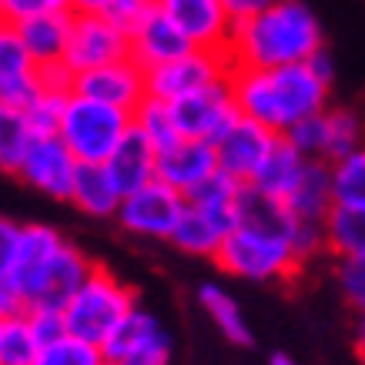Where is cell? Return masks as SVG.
Wrapping results in <instances>:
<instances>
[{"instance_id": "cell-7", "label": "cell", "mask_w": 365, "mask_h": 365, "mask_svg": "<svg viewBox=\"0 0 365 365\" xmlns=\"http://www.w3.org/2000/svg\"><path fill=\"white\" fill-rule=\"evenodd\" d=\"M288 141L299 148L309 161H322V165H335L349 158L352 151L365 148V121L362 114H355L352 108H325L322 114L302 121L295 131L285 134Z\"/></svg>"}, {"instance_id": "cell-9", "label": "cell", "mask_w": 365, "mask_h": 365, "mask_svg": "<svg viewBox=\"0 0 365 365\" xmlns=\"http://www.w3.org/2000/svg\"><path fill=\"white\" fill-rule=\"evenodd\" d=\"M232 78V61L222 51H188L171 64H161L155 71H148V98H158L165 104L198 94V91L222 84Z\"/></svg>"}, {"instance_id": "cell-3", "label": "cell", "mask_w": 365, "mask_h": 365, "mask_svg": "<svg viewBox=\"0 0 365 365\" xmlns=\"http://www.w3.org/2000/svg\"><path fill=\"white\" fill-rule=\"evenodd\" d=\"M88 255L51 225H21L17 262L11 272V285L24 299V309H64L67 299L91 275Z\"/></svg>"}, {"instance_id": "cell-34", "label": "cell", "mask_w": 365, "mask_h": 365, "mask_svg": "<svg viewBox=\"0 0 365 365\" xmlns=\"http://www.w3.org/2000/svg\"><path fill=\"white\" fill-rule=\"evenodd\" d=\"M34 365H104V355H101V345H91L74 335H61L54 342L41 345Z\"/></svg>"}, {"instance_id": "cell-33", "label": "cell", "mask_w": 365, "mask_h": 365, "mask_svg": "<svg viewBox=\"0 0 365 365\" xmlns=\"http://www.w3.org/2000/svg\"><path fill=\"white\" fill-rule=\"evenodd\" d=\"M37 352H41V342L27 322V312L0 322V365H34Z\"/></svg>"}, {"instance_id": "cell-21", "label": "cell", "mask_w": 365, "mask_h": 365, "mask_svg": "<svg viewBox=\"0 0 365 365\" xmlns=\"http://www.w3.org/2000/svg\"><path fill=\"white\" fill-rule=\"evenodd\" d=\"M305 168H309V158L302 155L288 138H278L275 148H272L268 158L262 161V168H258L255 178L248 181V188L262 191V195H268V198H275L285 205L288 195L295 191V185H299L302 175H305Z\"/></svg>"}, {"instance_id": "cell-18", "label": "cell", "mask_w": 365, "mask_h": 365, "mask_svg": "<svg viewBox=\"0 0 365 365\" xmlns=\"http://www.w3.org/2000/svg\"><path fill=\"white\" fill-rule=\"evenodd\" d=\"M215 171H218L215 144L181 138L168 151H158V181H165L168 188L181 191V195H191Z\"/></svg>"}, {"instance_id": "cell-20", "label": "cell", "mask_w": 365, "mask_h": 365, "mask_svg": "<svg viewBox=\"0 0 365 365\" xmlns=\"http://www.w3.org/2000/svg\"><path fill=\"white\" fill-rule=\"evenodd\" d=\"M104 168H108L111 181L118 185V191L131 195V191L151 185L158 178V151H155V144L131 124V131L124 134V141L114 148V155L108 158Z\"/></svg>"}, {"instance_id": "cell-19", "label": "cell", "mask_w": 365, "mask_h": 365, "mask_svg": "<svg viewBox=\"0 0 365 365\" xmlns=\"http://www.w3.org/2000/svg\"><path fill=\"white\" fill-rule=\"evenodd\" d=\"M128 41H131V61L138 67H144V71H155V67H161V64H171V61H178L181 54L195 51V47L188 44V37L178 31L175 24L168 21L158 7Z\"/></svg>"}, {"instance_id": "cell-23", "label": "cell", "mask_w": 365, "mask_h": 365, "mask_svg": "<svg viewBox=\"0 0 365 365\" xmlns=\"http://www.w3.org/2000/svg\"><path fill=\"white\" fill-rule=\"evenodd\" d=\"M232 228L235 225L215 218L208 211L195 208V205H185V215H181V222H178L175 235H171V245H175L178 252L191 255V258H215L225 242V235L232 232Z\"/></svg>"}, {"instance_id": "cell-26", "label": "cell", "mask_w": 365, "mask_h": 365, "mask_svg": "<svg viewBox=\"0 0 365 365\" xmlns=\"http://www.w3.org/2000/svg\"><path fill=\"white\" fill-rule=\"evenodd\" d=\"M198 305H201V312L215 322V329H218L232 345H252L255 342L242 305H238V299H235L228 288L215 285V282H205V285L198 288Z\"/></svg>"}, {"instance_id": "cell-14", "label": "cell", "mask_w": 365, "mask_h": 365, "mask_svg": "<svg viewBox=\"0 0 365 365\" xmlns=\"http://www.w3.org/2000/svg\"><path fill=\"white\" fill-rule=\"evenodd\" d=\"M74 94L91 101H101L108 108H118V111L134 114L141 108V101L148 98V71L138 67L131 57H121L114 64L94 67L88 74H78L74 84H71Z\"/></svg>"}, {"instance_id": "cell-1", "label": "cell", "mask_w": 365, "mask_h": 365, "mask_svg": "<svg viewBox=\"0 0 365 365\" xmlns=\"http://www.w3.org/2000/svg\"><path fill=\"white\" fill-rule=\"evenodd\" d=\"M228 84H232L238 114L268 128L278 138H285L302 121L325 111L332 94V81H325L312 64L272 67V71L232 67Z\"/></svg>"}, {"instance_id": "cell-5", "label": "cell", "mask_w": 365, "mask_h": 365, "mask_svg": "<svg viewBox=\"0 0 365 365\" xmlns=\"http://www.w3.org/2000/svg\"><path fill=\"white\" fill-rule=\"evenodd\" d=\"M215 265L242 282H288L305 268L285 232H262L248 225H235L225 235Z\"/></svg>"}, {"instance_id": "cell-15", "label": "cell", "mask_w": 365, "mask_h": 365, "mask_svg": "<svg viewBox=\"0 0 365 365\" xmlns=\"http://www.w3.org/2000/svg\"><path fill=\"white\" fill-rule=\"evenodd\" d=\"M78 168L81 161L67 151V144L61 138H34L21 168H17V178L47 198L67 201L71 188H74V178H78Z\"/></svg>"}, {"instance_id": "cell-16", "label": "cell", "mask_w": 365, "mask_h": 365, "mask_svg": "<svg viewBox=\"0 0 365 365\" xmlns=\"http://www.w3.org/2000/svg\"><path fill=\"white\" fill-rule=\"evenodd\" d=\"M278 134H272L262 124L238 118L228 131L215 141V158H218V171H225L228 178L248 185L255 178V171L262 168V161L268 158V151L275 148Z\"/></svg>"}, {"instance_id": "cell-4", "label": "cell", "mask_w": 365, "mask_h": 365, "mask_svg": "<svg viewBox=\"0 0 365 365\" xmlns=\"http://www.w3.org/2000/svg\"><path fill=\"white\" fill-rule=\"evenodd\" d=\"M134 309H138L134 288L124 285L114 272L94 265L91 275L84 278V285L67 299L61 315H64L67 335L84 339V342H91V345H104V339H108Z\"/></svg>"}, {"instance_id": "cell-35", "label": "cell", "mask_w": 365, "mask_h": 365, "mask_svg": "<svg viewBox=\"0 0 365 365\" xmlns=\"http://www.w3.org/2000/svg\"><path fill=\"white\" fill-rule=\"evenodd\" d=\"M71 11L67 0H0V24H21L34 21V17H44V14H64Z\"/></svg>"}, {"instance_id": "cell-8", "label": "cell", "mask_w": 365, "mask_h": 365, "mask_svg": "<svg viewBox=\"0 0 365 365\" xmlns=\"http://www.w3.org/2000/svg\"><path fill=\"white\" fill-rule=\"evenodd\" d=\"M185 195L168 188L165 181H151L144 188L131 191L121 198L118 208V225L134 238H151V242H171L181 215H185Z\"/></svg>"}, {"instance_id": "cell-12", "label": "cell", "mask_w": 365, "mask_h": 365, "mask_svg": "<svg viewBox=\"0 0 365 365\" xmlns=\"http://www.w3.org/2000/svg\"><path fill=\"white\" fill-rule=\"evenodd\" d=\"M121 57H131L128 34L118 31L108 17H74L71 24V41H67L64 67L78 78L94 67L114 64Z\"/></svg>"}, {"instance_id": "cell-10", "label": "cell", "mask_w": 365, "mask_h": 365, "mask_svg": "<svg viewBox=\"0 0 365 365\" xmlns=\"http://www.w3.org/2000/svg\"><path fill=\"white\" fill-rule=\"evenodd\" d=\"M104 365H168L171 335L148 309H138L114 329L101 345Z\"/></svg>"}, {"instance_id": "cell-40", "label": "cell", "mask_w": 365, "mask_h": 365, "mask_svg": "<svg viewBox=\"0 0 365 365\" xmlns=\"http://www.w3.org/2000/svg\"><path fill=\"white\" fill-rule=\"evenodd\" d=\"M24 299L17 295V288L11 285V278H4L0 282V322L7 319H17V315H24Z\"/></svg>"}, {"instance_id": "cell-37", "label": "cell", "mask_w": 365, "mask_h": 365, "mask_svg": "<svg viewBox=\"0 0 365 365\" xmlns=\"http://www.w3.org/2000/svg\"><path fill=\"white\" fill-rule=\"evenodd\" d=\"M155 7H158L155 0H114L104 17H108L118 31H124L128 37H131V34L138 31V27H141L151 14H155Z\"/></svg>"}, {"instance_id": "cell-31", "label": "cell", "mask_w": 365, "mask_h": 365, "mask_svg": "<svg viewBox=\"0 0 365 365\" xmlns=\"http://www.w3.org/2000/svg\"><path fill=\"white\" fill-rule=\"evenodd\" d=\"M329 171H332L335 205L365 211V148H359V151H352L349 158L329 165Z\"/></svg>"}, {"instance_id": "cell-24", "label": "cell", "mask_w": 365, "mask_h": 365, "mask_svg": "<svg viewBox=\"0 0 365 365\" xmlns=\"http://www.w3.org/2000/svg\"><path fill=\"white\" fill-rule=\"evenodd\" d=\"M121 191L111 181L108 168L104 165H81L78 178H74V188H71V205L91 218H114L121 208Z\"/></svg>"}, {"instance_id": "cell-27", "label": "cell", "mask_w": 365, "mask_h": 365, "mask_svg": "<svg viewBox=\"0 0 365 365\" xmlns=\"http://www.w3.org/2000/svg\"><path fill=\"white\" fill-rule=\"evenodd\" d=\"M325 252L335 255L339 262L362 258L365 255V211L332 205L325 215Z\"/></svg>"}, {"instance_id": "cell-39", "label": "cell", "mask_w": 365, "mask_h": 365, "mask_svg": "<svg viewBox=\"0 0 365 365\" xmlns=\"http://www.w3.org/2000/svg\"><path fill=\"white\" fill-rule=\"evenodd\" d=\"M17 245H21V225L0 218V282L11 278L14 262H17Z\"/></svg>"}, {"instance_id": "cell-44", "label": "cell", "mask_w": 365, "mask_h": 365, "mask_svg": "<svg viewBox=\"0 0 365 365\" xmlns=\"http://www.w3.org/2000/svg\"><path fill=\"white\" fill-rule=\"evenodd\" d=\"M268 365H295V359H292V355H285V352H275L272 359H268Z\"/></svg>"}, {"instance_id": "cell-43", "label": "cell", "mask_w": 365, "mask_h": 365, "mask_svg": "<svg viewBox=\"0 0 365 365\" xmlns=\"http://www.w3.org/2000/svg\"><path fill=\"white\" fill-rule=\"evenodd\" d=\"M355 352L365 362V312L359 315V325H355Z\"/></svg>"}, {"instance_id": "cell-6", "label": "cell", "mask_w": 365, "mask_h": 365, "mask_svg": "<svg viewBox=\"0 0 365 365\" xmlns=\"http://www.w3.org/2000/svg\"><path fill=\"white\" fill-rule=\"evenodd\" d=\"M131 131V114L108 108L101 101L67 94L64 118L57 138L67 144V151L78 158L81 165H108L114 148L124 141V134Z\"/></svg>"}, {"instance_id": "cell-22", "label": "cell", "mask_w": 365, "mask_h": 365, "mask_svg": "<svg viewBox=\"0 0 365 365\" xmlns=\"http://www.w3.org/2000/svg\"><path fill=\"white\" fill-rule=\"evenodd\" d=\"M71 24H74V14H44V17H34V21L21 24L17 34H21L27 54L34 57V64L41 67H54L64 64L67 54V41H71Z\"/></svg>"}, {"instance_id": "cell-32", "label": "cell", "mask_w": 365, "mask_h": 365, "mask_svg": "<svg viewBox=\"0 0 365 365\" xmlns=\"http://www.w3.org/2000/svg\"><path fill=\"white\" fill-rule=\"evenodd\" d=\"M67 94H71V91L41 88L31 101H27L24 118H27V128H31L34 138H57V131H61V118H64Z\"/></svg>"}, {"instance_id": "cell-11", "label": "cell", "mask_w": 365, "mask_h": 365, "mask_svg": "<svg viewBox=\"0 0 365 365\" xmlns=\"http://www.w3.org/2000/svg\"><path fill=\"white\" fill-rule=\"evenodd\" d=\"M171 111H175V124H178V134H181V138L205 141V144H215L242 118L228 81L211 84V88L198 91V94H188V98L175 101Z\"/></svg>"}, {"instance_id": "cell-29", "label": "cell", "mask_w": 365, "mask_h": 365, "mask_svg": "<svg viewBox=\"0 0 365 365\" xmlns=\"http://www.w3.org/2000/svg\"><path fill=\"white\" fill-rule=\"evenodd\" d=\"M31 141H34V134H31V128H27L24 108L0 104V171L17 175V168H21Z\"/></svg>"}, {"instance_id": "cell-41", "label": "cell", "mask_w": 365, "mask_h": 365, "mask_svg": "<svg viewBox=\"0 0 365 365\" xmlns=\"http://www.w3.org/2000/svg\"><path fill=\"white\" fill-rule=\"evenodd\" d=\"M268 4H275V0H225V11H228V17L235 24H242L248 17H255V14H262Z\"/></svg>"}, {"instance_id": "cell-30", "label": "cell", "mask_w": 365, "mask_h": 365, "mask_svg": "<svg viewBox=\"0 0 365 365\" xmlns=\"http://www.w3.org/2000/svg\"><path fill=\"white\" fill-rule=\"evenodd\" d=\"M131 124L155 144V151H168L171 144L181 141L171 104H165V101H158V98H144L141 108L131 114Z\"/></svg>"}, {"instance_id": "cell-25", "label": "cell", "mask_w": 365, "mask_h": 365, "mask_svg": "<svg viewBox=\"0 0 365 365\" xmlns=\"http://www.w3.org/2000/svg\"><path fill=\"white\" fill-rule=\"evenodd\" d=\"M335 198H332V171L322 161H309L302 181L295 185V191L288 195L285 208L292 211V218L299 222H319L325 225V215L332 211Z\"/></svg>"}, {"instance_id": "cell-17", "label": "cell", "mask_w": 365, "mask_h": 365, "mask_svg": "<svg viewBox=\"0 0 365 365\" xmlns=\"http://www.w3.org/2000/svg\"><path fill=\"white\" fill-rule=\"evenodd\" d=\"M37 91H41V67L27 54L17 27L0 24V104L27 108V101Z\"/></svg>"}, {"instance_id": "cell-13", "label": "cell", "mask_w": 365, "mask_h": 365, "mask_svg": "<svg viewBox=\"0 0 365 365\" xmlns=\"http://www.w3.org/2000/svg\"><path fill=\"white\" fill-rule=\"evenodd\" d=\"M158 11L188 37L198 51H222L228 54L235 21L225 11V0H155Z\"/></svg>"}, {"instance_id": "cell-28", "label": "cell", "mask_w": 365, "mask_h": 365, "mask_svg": "<svg viewBox=\"0 0 365 365\" xmlns=\"http://www.w3.org/2000/svg\"><path fill=\"white\" fill-rule=\"evenodd\" d=\"M242 188H245L242 181L228 178L225 171H215V175H211L208 181H201L191 195H185V201L201 211H208V215H215V218H222V222H228V225H238V198H242Z\"/></svg>"}, {"instance_id": "cell-36", "label": "cell", "mask_w": 365, "mask_h": 365, "mask_svg": "<svg viewBox=\"0 0 365 365\" xmlns=\"http://www.w3.org/2000/svg\"><path fill=\"white\" fill-rule=\"evenodd\" d=\"M335 278H339V288H342V299L349 302L359 315H362V312H365V255H362V258L339 262Z\"/></svg>"}, {"instance_id": "cell-42", "label": "cell", "mask_w": 365, "mask_h": 365, "mask_svg": "<svg viewBox=\"0 0 365 365\" xmlns=\"http://www.w3.org/2000/svg\"><path fill=\"white\" fill-rule=\"evenodd\" d=\"M74 17H104L114 0H67Z\"/></svg>"}, {"instance_id": "cell-2", "label": "cell", "mask_w": 365, "mask_h": 365, "mask_svg": "<svg viewBox=\"0 0 365 365\" xmlns=\"http://www.w3.org/2000/svg\"><path fill=\"white\" fill-rule=\"evenodd\" d=\"M325 51V34L309 4L302 0H275L262 14L235 24L228 41L232 67H292L309 64L312 57Z\"/></svg>"}, {"instance_id": "cell-38", "label": "cell", "mask_w": 365, "mask_h": 365, "mask_svg": "<svg viewBox=\"0 0 365 365\" xmlns=\"http://www.w3.org/2000/svg\"><path fill=\"white\" fill-rule=\"evenodd\" d=\"M27 322H31L34 335H37V342L47 345L54 342V339H61V335H67V325H64V315L57 309H31L27 312Z\"/></svg>"}]
</instances>
